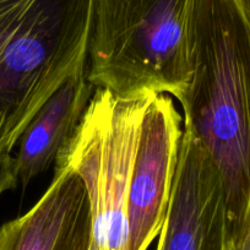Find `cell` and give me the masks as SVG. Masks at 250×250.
Wrapping results in <instances>:
<instances>
[{
  "mask_svg": "<svg viewBox=\"0 0 250 250\" xmlns=\"http://www.w3.org/2000/svg\"><path fill=\"white\" fill-rule=\"evenodd\" d=\"M225 250H250V230L238 239L226 243Z\"/></svg>",
  "mask_w": 250,
  "mask_h": 250,
  "instance_id": "obj_10",
  "label": "cell"
},
{
  "mask_svg": "<svg viewBox=\"0 0 250 250\" xmlns=\"http://www.w3.org/2000/svg\"><path fill=\"white\" fill-rule=\"evenodd\" d=\"M15 157L11 155H0V198L5 191L18 187Z\"/></svg>",
  "mask_w": 250,
  "mask_h": 250,
  "instance_id": "obj_9",
  "label": "cell"
},
{
  "mask_svg": "<svg viewBox=\"0 0 250 250\" xmlns=\"http://www.w3.org/2000/svg\"><path fill=\"white\" fill-rule=\"evenodd\" d=\"M87 190L69 168H55L52 184L25 215L0 227V250H90Z\"/></svg>",
  "mask_w": 250,
  "mask_h": 250,
  "instance_id": "obj_7",
  "label": "cell"
},
{
  "mask_svg": "<svg viewBox=\"0 0 250 250\" xmlns=\"http://www.w3.org/2000/svg\"><path fill=\"white\" fill-rule=\"evenodd\" d=\"M185 129L222 177L226 243L250 230V0H190Z\"/></svg>",
  "mask_w": 250,
  "mask_h": 250,
  "instance_id": "obj_1",
  "label": "cell"
},
{
  "mask_svg": "<svg viewBox=\"0 0 250 250\" xmlns=\"http://www.w3.org/2000/svg\"><path fill=\"white\" fill-rule=\"evenodd\" d=\"M190 0H96L87 80L123 98L169 93L190 83Z\"/></svg>",
  "mask_w": 250,
  "mask_h": 250,
  "instance_id": "obj_3",
  "label": "cell"
},
{
  "mask_svg": "<svg viewBox=\"0 0 250 250\" xmlns=\"http://www.w3.org/2000/svg\"><path fill=\"white\" fill-rule=\"evenodd\" d=\"M227 200L217 166L184 129L157 250H225Z\"/></svg>",
  "mask_w": 250,
  "mask_h": 250,
  "instance_id": "obj_5",
  "label": "cell"
},
{
  "mask_svg": "<svg viewBox=\"0 0 250 250\" xmlns=\"http://www.w3.org/2000/svg\"><path fill=\"white\" fill-rule=\"evenodd\" d=\"M182 115L165 93L144 115L128 200V250H147L161 233L183 136Z\"/></svg>",
  "mask_w": 250,
  "mask_h": 250,
  "instance_id": "obj_6",
  "label": "cell"
},
{
  "mask_svg": "<svg viewBox=\"0 0 250 250\" xmlns=\"http://www.w3.org/2000/svg\"><path fill=\"white\" fill-rule=\"evenodd\" d=\"M156 93L123 98L96 88L55 168H69L87 190L92 220L90 250H128L131 173L146 109Z\"/></svg>",
  "mask_w": 250,
  "mask_h": 250,
  "instance_id": "obj_4",
  "label": "cell"
},
{
  "mask_svg": "<svg viewBox=\"0 0 250 250\" xmlns=\"http://www.w3.org/2000/svg\"><path fill=\"white\" fill-rule=\"evenodd\" d=\"M87 70L74 74L45 101L19 140L16 174L23 187L47 170L79 128L96 87Z\"/></svg>",
  "mask_w": 250,
  "mask_h": 250,
  "instance_id": "obj_8",
  "label": "cell"
},
{
  "mask_svg": "<svg viewBox=\"0 0 250 250\" xmlns=\"http://www.w3.org/2000/svg\"><path fill=\"white\" fill-rule=\"evenodd\" d=\"M96 0H0V155L45 101L87 70Z\"/></svg>",
  "mask_w": 250,
  "mask_h": 250,
  "instance_id": "obj_2",
  "label": "cell"
}]
</instances>
